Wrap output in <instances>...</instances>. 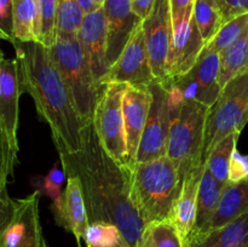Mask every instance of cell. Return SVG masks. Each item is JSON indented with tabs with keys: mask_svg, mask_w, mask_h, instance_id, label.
<instances>
[{
	"mask_svg": "<svg viewBox=\"0 0 248 247\" xmlns=\"http://www.w3.org/2000/svg\"><path fill=\"white\" fill-rule=\"evenodd\" d=\"M65 174L79 179L89 224L110 223L124 239L136 247L145 224L131 201L132 170L116 162L97 137L93 121L81 131V149L61 154Z\"/></svg>",
	"mask_w": 248,
	"mask_h": 247,
	"instance_id": "cell-1",
	"label": "cell"
},
{
	"mask_svg": "<svg viewBox=\"0 0 248 247\" xmlns=\"http://www.w3.org/2000/svg\"><path fill=\"white\" fill-rule=\"evenodd\" d=\"M12 46L22 93L33 98L39 118L50 127L58 155L79 152L81 131L89 121L78 113L48 47L36 41L18 40H15Z\"/></svg>",
	"mask_w": 248,
	"mask_h": 247,
	"instance_id": "cell-2",
	"label": "cell"
},
{
	"mask_svg": "<svg viewBox=\"0 0 248 247\" xmlns=\"http://www.w3.org/2000/svg\"><path fill=\"white\" fill-rule=\"evenodd\" d=\"M182 188L183 182L167 155L133 167L131 201L145 225L171 219Z\"/></svg>",
	"mask_w": 248,
	"mask_h": 247,
	"instance_id": "cell-3",
	"label": "cell"
},
{
	"mask_svg": "<svg viewBox=\"0 0 248 247\" xmlns=\"http://www.w3.org/2000/svg\"><path fill=\"white\" fill-rule=\"evenodd\" d=\"M50 50L52 60L69 89L77 110L85 121L93 120L103 86H99L77 35H56Z\"/></svg>",
	"mask_w": 248,
	"mask_h": 247,
	"instance_id": "cell-4",
	"label": "cell"
},
{
	"mask_svg": "<svg viewBox=\"0 0 248 247\" xmlns=\"http://www.w3.org/2000/svg\"><path fill=\"white\" fill-rule=\"evenodd\" d=\"M248 123V69L242 70L220 90L217 101L208 107L203 130L201 161L206 165L215 145Z\"/></svg>",
	"mask_w": 248,
	"mask_h": 247,
	"instance_id": "cell-5",
	"label": "cell"
},
{
	"mask_svg": "<svg viewBox=\"0 0 248 247\" xmlns=\"http://www.w3.org/2000/svg\"><path fill=\"white\" fill-rule=\"evenodd\" d=\"M208 106L195 101H184L172 118L166 155L184 179L195 169L203 167L201 161L203 130Z\"/></svg>",
	"mask_w": 248,
	"mask_h": 247,
	"instance_id": "cell-6",
	"label": "cell"
},
{
	"mask_svg": "<svg viewBox=\"0 0 248 247\" xmlns=\"http://www.w3.org/2000/svg\"><path fill=\"white\" fill-rule=\"evenodd\" d=\"M103 85L92 120L97 137L104 150L116 162L128 167L123 115V98L127 85L116 82Z\"/></svg>",
	"mask_w": 248,
	"mask_h": 247,
	"instance_id": "cell-7",
	"label": "cell"
},
{
	"mask_svg": "<svg viewBox=\"0 0 248 247\" xmlns=\"http://www.w3.org/2000/svg\"><path fill=\"white\" fill-rule=\"evenodd\" d=\"M152 101L147 124L140 138L137 153V162H147L166 155L167 140L172 123L169 94L164 82L155 79L148 86Z\"/></svg>",
	"mask_w": 248,
	"mask_h": 247,
	"instance_id": "cell-8",
	"label": "cell"
},
{
	"mask_svg": "<svg viewBox=\"0 0 248 247\" xmlns=\"http://www.w3.org/2000/svg\"><path fill=\"white\" fill-rule=\"evenodd\" d=\"M155 80L150 67L142 23L136 28L121 55L109 68L102 85L109 82L126 84L138 89H148Z\"/></svg>",
	"mask_w": 248,
	"mask_h": 247,
	"instance_id": "cell-9",
	"label": "cell"
},
{
	"mask_svg": "<svg viewBox=\"0 0 248 247\" xmlns=\"http://www.w3.org/2000/svg\"><path fill=\"white\" fill-rule=\"evenodd\" d=\"M150 67L155 79L167 80V61L172 36V18L169 0H156L142 21Z\"/></svg>",
	"mask_w": 248,
	"mask_h": 247,
	"instance_id": "cell-10",
	"label": "cell"
},
{
	"mask_svg": "<svg viewBox=\"0 0 248 247\" xmlns=\"http://www.w3.org/2000/svg\"><path fill=\"white\" fill-rule=\"evenodd\" d=\"M205 47L193 12L172 21V36L167 61V79L186 74L194 67Z\"/></svg>",
	"mask_w": 248,
	"mask_h": 247,
	"instance_id": "cell-11",
	"label": "cell"
},
{
	"mask_svg": "<svg viewBox=\"0 0 248 247\" xmlns=\"http://www.w3.org/2000/svg\"><path fill=\"white\" fill-rule=\"evenodd\" d=\"M38 190L17 200V212L9 227L0 235V247H40L43 240L39 217Z\"/></svg>",
	"mask_w": 248,
	"mask_h": 247,
	"instance_id": "cell-12",
	"label": "cell"
},
{
	"mask_svg": "<svg viewBox=\"0 0 248 247\" xmlns=\"http://www.w3.org/2000/svg\"><path fill=\"white\" fill-rule=\"evenodd\" d=\"M99 86L109 70L107 60V23L103 5L85 15L77 34Z\"/></svg>",
	"mask_w": 248,
	"mask_h": 247,
	"instance_id": "cell-13",
	"label": "cell"
},
{
	"mask_svg": "<svg viewBox=\"0 0 248 247\" xmlns=\"http://www.w3.org/2000/svg\"><path fill=\"white\" fill-rule=\"evenodd\" d=\"M103 7L107 23V60L110 68L143 19L133 11L131 0H106Z\"/></svg>",
	"mask_w": 248,
	"mask_h": 247,
	"instance_id": "cell-14",
	"label": "cell"
},
{
	"mask_svg": "<svg viewBox=\"0 0 248 247\" xmlns=\"http://www.w3.org/2000/svg\"><path fill=\"white\" fill-rule=\"evenodd\" d=\"M152 94L148 89H138L127 85L123 98L124 127H125L127 166L131 170L137 161L140 138L147 124Z\"/></svg>",
	"mask_w": 248,
	"mask_h": 247,
	"instance_id": "cell-15",
	"label": "cell"
},
{
	"mask_svg": "<svg viewBox=\"0 0 248 247\" xmlns=\"http://www.w3.org/2000/svg\"><path fill=\"white\" fill-rule=\"evenodd\" d=\"M21 94L22 90L16 58H6L4 52L0 53V120L2 121L10 138L16 147H18L17 132Z\"/></svg>",
	"mask_w": 248,
	"mask_h": 247,
	"instance_id": "cell-16",
	"label": "cell"
},
{
	"mask_svg": "<svg viewBox=\"0 0 248 247\" xmlns=\"http://www.w3.org/2000/svg\"><path fill=\"white\" fill-rule=\"evenodd\" d=\"M56 224L72 232L77 237L78 242L84 239L85 232L89 227L84 196L81 185L77 177H67V186L63 191L62 203L60 208L53 211Z\"/></svg>",
	"mask_w": 248,
	"mask_h": 247,
	"instance_id": "cell-17",
	"label": "cell"
},
{
	"mask_svg": "<svg viewBox=\"0 0 248 247\" xmlns=\"http://www.w3.org/2000/svg\"><path fill=\"white\" fill-rule=\"evenodd\" d=\"M184 247H248V213L207 232H191Z\"/></svg>",
	"mask_w": 248,
	"mask_h": 247,
	"instance_id": "cell-18",
	"label": "cell"
},
{
	"mask_svg": "<svg viewBox=\"0 0 248 247\" xmlns=\"http://www.w3.org/2000/svg\"><path fill=\"white\" fill-rule=\"evenodd\" d=\"M203 167L195 169L184 179L183 188L172 210L170 220L177 227L183 241L195 228L199 184L202 176Z\"/></svg>",
	"mask_w": 248,
	"mask_h": 247,
	"instance_id": "cell-19",
	"label": "cell"
},
{
	"mask_svg": "<svg viewBox=\"0 0 248 247\" xmlns=\"http://www.w3.org/2000/svg\"><path fill=\"white\" fill-rule=\"evenodd\" d=\"M186 74L195 80L203 96V103L211 107L220 93V53L203 47L194 67Z\"/></svg>",
	"mask_w": 248,
	"mask_h": 247,
	"instance_id": "cell-20",
	"label": "cell"
},
{
	"mask_svg": "<svg viewBox=\"0 0 248 247\" xmlns=\"http://www.w3.org/2000/svg\"><path fill=\"white\" fill-rule=\"evenodd\" d=\"M245 213H248V177L237 183L229 182L223 188L217 211L205 232L223 227Z\"/></svg>",
	"mask_w": 248,
	"mask_h": 247,
	"instance_id": "cell-21",
	"label": "cell"
},
{
	"mask_svg": "<svg viewBox=\"0 0 248 247\" xmlns=\"http://www.w3.org/2000/svg\"><path fill=\"white\" fill-rule=\"evenodd\" d=\"M12 23L15 40L39 43L41 31L39 0H12Z\"/></svg>",
	"mask_w": 248,
	"mask_h": 247,
	"instance_id": "cell-22",
	"label": "cell"
},
{
	"mask_svg": "<svg viewBox=\"0 0 248 247\" xmlns=\"http://www.w3.org/2000/svg\"><path fill=\"white\" fill-rule=\"evenodd\" d=\"M224 186L220 185L215 177L203 167L202 176L198 191V205H196V222L193 232H205L210 225Z\"/></svg>",
	"mask_w": 248,
	"mask_h": 247,
	"instance_id": "cell-23",
	"label": "cell"
},
{
	"mask_svg": "<svg viewBox=\"0 0 248 247\" xmlns=\"http://www.w3.org/2000/svg\"><path fill=\"white\" fill-rule=\"evenodd\" d=\"M239 136V132H235L223 138L219 143L215 145L206 160L205 166L207 171L223 186L229 183L230 160H232V153L236 149Z\"/></svg>",
	"mask_w": 248,
	"mask_h": 247,
	"instance_id": "cell-24",
	"label": "cell"
},
{
	"mask_svg": "<svg viewBox=\"0 0 248 247\" xmlns=\"http://www.w3.org/2000/svg\"><path fill=\"white\" fill-rule=\"evenodd\" d=\"M248 67V27L232 46L220 52V87Z\"/></svg>",
	"mask_w": 248,
	"mask_h": 247,
	"instance_id": "cell-25",
	"label": "cell"
},
{
	"mask_svg": "<svg viewBox=\"0 0 248 247\" xmlns=\"http://www.w3.org/2000/svg\"><path fill=\"white\" fill-rule=\"evenodd\" d=\"M136 247H184L183 239L171 220L145 225Z\"/></svg>",
	"mask_w": 248,
	"mask_h": 247,
	"instance_id": "cell-26",
	"label": "cell"
},
{
	"mask_svg": "<svg viewBox=\"0 0 248 247\" xmlns=\"http://www.w3.org/2000/svg\"><path fill=\"white\" fill-rule=\"evenodd\" d=\"M193 17L205 46L215 38L223 26V15L219 7L211 0H195Z\"/></svg>",
	"mask_w": 248,
	"mask_h": 247,
	"instance_id": "cell-27",
	"label": "cell"
},
{
	"mask_svg": "<svg viewBox=\"0 0 248 247\" xmlns=\"http://www.w3.org/2000/svg\"><path fill=\"white\" fill-rule=\"evenodd\" d=\"M85 12L78 0H57L56 35H77Z\"/></svg>",
	"mask_w": 248,
	"mask_h": 247,
	"instance_id": "cell-28",
	"label": "cell"
},
{
	"mask_svg": "<svg viewBox=\"0 0 248 247\" xmlns=\"http://www.w3.org/2000/svg\"><path fill=\"white\" fill-rule=\"evenodd\" d=\"M65 177H67V174H65L62 165H61V161H56L45 176L38 177L36 182L33 183L36 186V190L41 195H46L51 199V201H52L51 210H52V212L58 210L61 203H62L63 191H64L62 190V186L65 181Z\"/></svg>",
	"mask_w": 248,
	"mask_h": 247,
	"instance_id": "cell-29",
	"label": "cell"
},
{
	"mask_svg": "<svg viewBox=\"0 0 248 247\" xmlns=\"http://www.w3.org/2000/svg\"><path fill=\"white\" fill-rule=\"evenodd\" d=\"M248 27V12L247 14H242L240 16L234 17L230 21L225 22L215 38L206 45V47L212 48V50L217 51V52H223L227 50L229 46H232L240 36L244 34Z\"/></svg>",
	"mask_w": 248,
	"mask_h": 247,
	"instance_id": "cell-30",
	"label": "cell"
},
{
	"mask_svg": "<svg viewBox=\"0 0 248 247\" xmlns=\"http://www.w3.org/2000/svg\"><path fill=\"white\" fill-rule=\"evenodd\" d=\"M84 240L87 246L91 247H109L125 240L118 227L110 223H91L87 227Z\"/></svg>",
	"mask_w": 248,
	"mask_h": 247,
	"instance_id": "cell-31",
	"label": "cell"
},
{
	"mask_svg": "<svg viewBox=\"0 0 248 247\" xmlns=\"http://www.w3.org/2000/svg\"><path fill=\"white\" fill-rule=\"evenodd\" d=\"M19 148L14 144L4 124L0 120V172L6 178L14 176L15 166L18 161Z\"/></svg>",
	"mask_w": 248,
	"mask_h": 247,
	"instance_id": "cell-32",
	"label": "cell"
},
{
	"mask_svg": "<svg viewBox=\"0 0 248 247\" xmlns=\"http://www.w3.org/2000/svg\"><path fill=\"white\" fill-rule=\"evenodd\" d=\"M41 12L40 40L46 47H51L56 40V7L57 0H39Z\"/></svg>",
	"mask_w": 248,
	"mask_h": 247,
	"instance_id": "cell-33",
	"label": "cell"
},
{
	"mask_svg": "<svg viewBox=\"0 0 248 247\" xmlns=\"http://www.w3.org/2000/svg\"><path fill=\"white\" fill-rule=\"evenodd\" d=\"M14 43L12 0H0V41Z\"/></svg>",
	"mask_w": 248,
	"mask_h": 247,
	"instance_id": "cell-34",
	"label": "cell"
},
{
	"mask_svg": "<svg viewBox=\"0 0 248 247\" xmlns=\"http://www.w3.org/2000/svg\"><path fill=\"white\" fill-rule=\"evenodd\" d=\"M248 177V156L241 155L239 150L235 149L230 160L229 167V182L237 183Z\"/></svg>",
	"mask_w": 248,
	"mask_h": 247,
	"instance_id": "cell-35",
	"label": "cell"
},
{
	"mask_svg": "<svg viewBox=\"0 0 248 247\" xmlns=\"http://www.w3.org/2000/svg\"><path fill=\"white\" fill-rule=\"evenodd\" d=\"M17 212V200L9 196L7 191L0 193V235L4 232Z\"/></svg>",
	"mask_w": 248,
	"mask_h": 247,
	"instance_id": "cell-36",
	"label": "cell"
},
{
	"mask_svg": "<svg viewBox=\"0 0 248 247\" xmlns=\"http://www.w3.org/2000/svg\"><path fill=\"white\" fill-rule=\"evenodd\" d=\"M248 12V0H223V22ZM223 23V24H224Z\"/></svg>",
	"mask_w": 248,
	"mask_h": 247,
	"instance_id": "cell-37",
	"label": "cell"
},
{
	"mask_svg": "<svg viewBox=\"0 0 248 247\" xmlns=\"http://www.w3.org/2000/svg\"><path fill=\"white\" fill-rule=\"evenodd\" d=\"M170 10H171V18L178 19L186 15L191 14L194 9L195 0H169Z\"/></svg>",
	"mask_w": 248,
	"mask_h": 247,
	"instance_id": "cell-38",
	"label": "cell"
},
{
	"mask_svg": "<svg viewBox=\"0 0 248 247\" xmlns=\"http://www.w3.org/2000/svg\"><path fill=\"white\" fill-rule=\"evenodd\" d=\"M132 9L140 19H144L149 15L156 0H131Z\"/></svg>",
	"mask_w": 248,
	"mask_h": 247,
	"instance_id": "cell-39",
	"label": "cell"
},
{
	"mask_svg": "<svg viewBox=\"0 0 248 247\" xmlns=\"http://www.w3.org/2000/svg\"><path fill=\"white\" fill-rule=\"evenodd\" d=\"M80 4V6L82 7V10H84L85 15L89 14V12L93 11V10L98 9L99 6H97L96 2L93 1V0H78Z\"/></svg>",
	"mask_w": 248,
	"mask_h": 247,
	"instance_id": "cell-40",
	"label": "cell"
},
{
	"mask_svg": "<svg viewBox=\"0 0 248 247\" xmlns=\"http://www.w3.org/2000/svg\"><path fill=\"white\" fill-rule=\"evenodd\" d=\"M7 181H9V178H6V177L0 172V193H5V191H7L6 189Z\"/></svg>",
	"mask_w": 248,
	"mask_h": 247,
	"instance_id": "cell-41",
	"label": "cell"
},
{
	"mask_svg": "<svg viewBox=\"0 0 248 247\" xmlns=\"http://www.w3.org/2000/svg\"><path fill=\"white\" fill-rule=\"evenodd\" d=\"M87 247H91V246H87ZM109 247H131V246L126 240H123V241H120L119 244L114 245V246H109Z\"/></svg>",
	"mask_w": 248,
	"mask_h": 247,
	"instance_id": "cell-42",
	"label": "cell"
},
{
	"mask_svg": "<svg viewBox=\"0 0 248 247\" xmlns=\"http://www.w3.org/2000/svg\"><path fill=\"white\" fill-rule=\"evenodd\" d=\"M211 1L215 2V4L217 5L218 7H219L220 11H222V10H223V0H211Z\"/></svg>",
	"mask_w": 248,
	"mask_h": 247,
	"instance_id": "cell-43",
	"label": "cell"
},
{
	"mask_svg": "<svg viewBox=\"0 0 248 247\" xmlns=\"http://www.w3.org/2000/svg\"><path fill=\"white\" fill-rule=\"evenodd\" d=\"M93 1L96 2L97 6H102V5L104 4V1H106V0H93Z\"/></svg>",
	"mask_w": 248,
	"mask_h": 247,
	"instance_id": "cell-44",
	"label": "cell"
},
{
	"mask_svg": "<svg viewBox=\"0 0 248 247\" xmlns=\"http://www.w3.org/2000/svg\"><path fill=\"white\" fill-rule=\"evenodd\" d=\"M40 247H48L47 242H46V240L44 239V237H43V240H41V245H40Z\"/></svg>",
	"mask_w": 248,
	"mask_h": 247,
	"instance_id": "cell-45",
	"label": "cell"
},
{
	"mask_svg": "<svg viewBox=\"0 0 248 247\" xmlns=\"http://www.w3.org/2000/svg\"><path fill=\"white\" fill-rule=\"evenodd\" d=\"M0 53H2V51H1V48H0Z\"/></svg>",
	"mask_w": 248,
	"mask_h": 247,
	"instance_id": "cell-46",
	"label": "cell"
},
{
	"mask_svg": "<svg viewBox=\"0 0 248 247\" xmlns=\"http://www.w3.org/2000/svg\"><path fill=\"white\" fill-rule=\"evenodd\" d=\"M247 69H248V67H247Z\"/></svg>",
	"mask_w": 248,
	"mask_h": 247,
	"instance_id": "cell-47",
	"label": "cell"
}]
</instances>
